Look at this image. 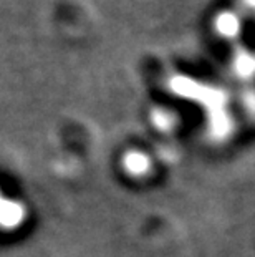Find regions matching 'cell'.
<instances>
[{"label": "cell", "instance_id": "6da1fadb", "mask_svg": "<svg viewBox=\"0 0 255 257\" xmlns=\"http://www.w3.org/2000/svg\"><path fill=\"white\" fill-rule=\"evenodd\" d=\"M25 217V209L20 202H14L0 198V226L12 229L22 224Z\"/></svg>", "mask_w": 255, "mask_h": 257}, {"label": "cell", "instance_id": "7a4b0ae2", "mask_svg": "<svg viewBox=\"0 0 255 257\" xmlns=\"http://www.w3.org/2000/svg\"><path fill=\"white\" fill-rule=\"evenodd\" d=\"M123 166L129 174H133V176H143V174L149 171L151 161L143 153L133 151V153H128V155L123 158Z\"/></svg>", "mask_w": 255, "mask_h": 257}]
</instances>
